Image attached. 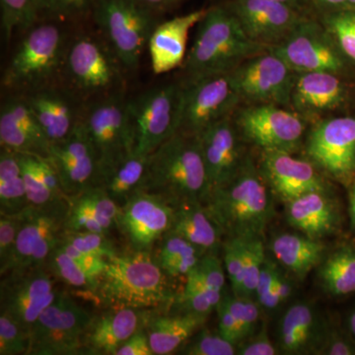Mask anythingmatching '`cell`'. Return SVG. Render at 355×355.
Returning <instances> with one entry per match:
<instances>
[{
	"instance_id": "7402d4cb",
	"label": "cell",
	"mask_w": 355,
	"mask_h": 355,
	"mask_svg": "<svg viewBox=\"0 0 355 355\" xmlns=\"http://www.w3.org/2000/svg\"><path fill=\"white\" fill-rule=\"evenodd\" d=\"M259 168L270 190L286 202L310 191H327L316 166L292 153L263 150Z\"/></svg>"
},
{
	"instance_id": "74e56055",
	"label": "cell",
	"mask_w": 355,
	"mask_h": 355,
	"mask_svg": "<svg viewBox=\"0 0 355 355\" xmlns=\"http://www.w3.org/2000/svg\"><path fill=\"white\" fill-rule=\"evenodd\" d=\"M186 279L184 291L176 295L171 306L177 307L179 312L209 317L212 311L216 310L223 293L211 291L191 275H187Z\"/></svg>"
},
{
	"instance_id": "8992f818",
	"label": "cell",
	"mask_w": 355,
	"mask_h": 355,
	"mask_svg": "<svg viewBox=\"0 0 355 355\" xmlns=\"http://www.w3.org/2000/svg\"><path fill=\"white\" fill-rule=\"evenodd\" d=\"M125 69L99 32L70 36L60 85L84 105L125 90Z\"/></svg>"
},
{
	"instance_id": "681fc988",
	"label": "cell",
	"mask_w": 355,
	"mask_h": 355,
	"mask_svg": "<svg viewBox=\"0 0 355 355\" xmlns=\"http://www.w3.org/2000/svg\"><path fill=\"white\" fill-rule=\"evenodd\" d=\"M225 266L216 254H207L198 261V265L189 272L193 279L211 291L223 293L225 286Z\"/></svg>"
},
{
	"instance_id": "9a60e30c",
	"label": "cell",
	"mask_w": 355,
	"mask_h": 355,
	"mask_svg": "<svg viewBox=\"0 0 355 355\" xmlns=\"http://www.w3.org/2000/svg\"><path fill=\"white\" fill-rule=\"evenodd\" d=\"M296 72L270 50L248 58L231 71L242 103L291 106Z\"/></svg>"
},
{
	"instance_id": "44dd1931",
	"label": "cell",
	"mask_w": 355,
	"mask_h": 355,
	"mask_svg": "<svg viewBox=\"0 0 355 355\" xmlns=\"http://www.w3.org/2000/svg\"><path fill=\"white\" fill-rule=\"evenodd\" d=\"M198 137L210 196L212 191L225 186L236 176L247 154L243 153L242 137L233 114L212 123Z\"/></svg>"
},
{
	"instance_id": "ba28073f",
	"label": "cell",
	"mask_w": 355,
	"mask_h": 355,
	"mask_svg": "<svg viewBox=\"0 0 355 355\" xmlns=\"http://www.w3.org/2000/svg\"><path fill=\"white\" fill-rule=\"evenodd\" d=\"M81 123L97 156L99 186L107 173L133 153L132 128L125 90L84 105Z\"/></svg>"
},
{
	"instance_id": "4fadbf2b",
	"label": "cell",
	"mask_w": 355,
	"mask_h": 355,
	"mask_svg": "<svg viewBox=\"0 0 355 355\" xmlns=\"http://www.w3.org/2000/svg\"><path fill=\"white\" fill-rule=\"evenodd\" d=\"M233 118L242 139L261 151L293 154L302 146L305 120L293 110L273 104L240 105Z\"/></svg>"
},
{
	"instance_id": "680465c9",
	"label": "cell",
	"mask_w": 355,
	"mask_h": 355,
	"mask_svg": "<svg viewBox=\"0 0 355 355\" xmlns=\"http://www.w3.org/2000/svg\"><path fill=\"white\" fill-rule=\"evenodd\" d=\"M311 10L316 16L336 11H355V0H312Z\"/></svg>"
},
{
	"instance_id": "3957f363",
	"label": "cell",
	"mask_w": 355,
	"mask_h": 355,
	"mask_svg": "<svg viewBox=\"0 0 355 355\" xmlns=\"http://www.w3.org/2000/svg\"><path fill=\"white\" fill-rule=\"evenodd\" d=\"M144 191L171 205H205L209 186L198 137L178 132L154 150L149 155Z\"/></svg>"
},
{
	"instance_id": "52a82bcc",
	"label": "cell",
	"mask_w": 355,
	"mask_h": 355,
	"mask_svg": "<svg viewBox=\"0 0 355 355\" xmlns=\"http://www.w3.org/2000/svg\"><path fill=\"white\" fill-rule=\"evenodd\" d=\"M159 14L139 0H97L92 18L128 72L137 69Z\"/></svg>"
},
{
	"instance_id": "cb8c5ba5",
	"label": "cell",
	"mask_w": 355,
	"mask_h": 355,
	"mask_svg": "<svg viewBox=\"0 0 355 355\" xmlns=\"http://www.w3.org/2000/svg\"><path fill=\"white\" fill-rule=\"evenodd\" d=\"M0 146L15 153L48 156L50 144L24 95L12 94L2 103Z\"/></svg>"
},
{
	"instance_id": "7bdbcfd3",
	"label": "cell",
	"mask_w": 355,
	"mask_h": 355,
	"mask_svg": "<svg viewBox=\"0 0 355 355\" xmlns=\"http://www.w3.org/2000/svg\"><path fill=\"white\" fill-rule=\"evenodd\" d=\"M17 153L30 203L32 205H44L57 200H55L46 189L40 173L37 154Z\"/></svg>"
},
{
	"instance_id": "91938a15",
	"label": "cell",
	"mask_w": 355,
	"mask_h": 355,
	"mask_svg": "<svg viewBox=\"0 0 355 355\" xmlns=\"http://www.w3.org/2000/svg\"><path fill=\"white\" fill-rule=\"evenodd\" d=\"M144 6L148 7L154 12L161 14L166 11L171 10L172 8L179 6L184 0H139Z\"/></svg>"
},
{
	"instance_id": "9f6ffc18",
	"label": "cell",
	"mask_w": 355,
	"mask_h": 355,
	"mask_svg": "<svg viewBox=\"0 0 355 355\" xmlns=\"http://www.w3.org/2000/svg\"><path fill=\"white\" fill-rule=\"evenodd\" d=\"M237 354L240 355H275L277 350L270 336L266 327L259 331L258 335L248 338L237 347Z\"/></svg>"
},
{
	"instance_id": "f907efd6",
	"label": "cell",
	"mask_w": 355,
	"mask_h": 355,
	"mask_svg": "<svg viewBox=\"0 0 355 355\" xmlns=\"http://www.w3.org/2000/svg\"><path fill=\"white\" fill-rule=\"evenodd\" d=\"M279 270L272 261L266 259L260 277H259L258 286H257L254 295L258 298V303L263 309L270 311L277 309L280 303L277 293V275Z\"/></svg>"
},
{
	"instance_id": "d4e9b609",
	"label": "cell",
	"mask_w": 355,
	"mask_h": 355,
	"mask_svg": "<svg viewBox=\"0 0 355 355\" xmlns=\"http://www.w3.org/2000/svg\"><path fill=\"white\" fill-rule=\"evenodd\" d=\"M205 12L207 8L198 9L158 23L147 46L154 74L160 76L183 67L189 35Z\"/></svg>"
},
{
	"instance_id": "603a6c76",
	"label": "cell",
	"mask_w": 355,
	"mask_h": 355,
	"mask_svg": "<svg viewBox=\"0 0 355 355\" xmlns=\"http://www.w3.org/2000/svg\"><path fill=\"white\" fill-rule=\"evenodd\" d=\"M24 96L50 146L67 139L80 123L84 104L64 86H51Z\"/></svg>"
},
{
	"instance_id": "7a4b0ae2",
	"label": "cell",
	"mask_w": 355,
	"mask_h": 355,
	"mask_svg": "<svg viewBox=\"0 0 355 355\" xmlns=\"http://www.w3.org/2000/svg\"><path fill=\"white\" fill-rule=\"evenodd\" d=\"M205 205L228 238L261 237L275 216L270 186L249 154L236 176Z\"/></svg>"
},
{
	"instance_id": "6125c7cd",
	"label": "cell",
	"mask_w": 355,
	"mask_h": 355,
	"mask_svg": "<svg viewBox=\"0 0 355 355\" xmlns=\"http://www.w3.org/2000/svg\"><path fill=\"white\" fill-rule=\"evenodd\" d=\"M275 1L282 2V3L286 4V6L294 7V8L303 11V12L312 14V10H311L312 0H275Z\"/></svg>"
},
{
	"instance_id": "db71d44e",
	"label": "cell",
	"mask_w": 355,
	"mask_h": 355,
	"mask_svg": "<svg viewBox=\"0 0 355 355\" xmlns=\"http://www.w3.org/2000/svg\"><path fill=\"white\" fill-rule=\"evenodd\" d=\"M216 310L218 314V333L238 347L243 342L241 330L229 307L226 296L223 295Z\"/></svg>"
},
{
	"instance_id": "60d3db41",
	"label": "cell",
	"mask_w": 355,
	"mask_h": 355,
	"mask_svg": "<svg viewBox=\"0 0 355 355\" xmlns=\"http://www.w3.org/2000/svg\"><path fill=\"white\" fill-rule=\"evenodd\" d=\"M317 17L330 33L347 62L355 64V11H336Z\"/></svg>"
},
{
	"instance_id": "f1b7e54d",
	"label": "cell",
	"mask_w": 355,
	"mask_h": 355,
	"mask_svg": "<svg viewBox=\"0 0 355 355\" xmlns=\"http://www.w3.org/2000/svg\"><path fill=\"white\" fill-rule=\"evenodd\" d=\"M328 327L312 305L297 302L287 309L279 330L280 352L286 354H316Z\"/></svg>"
},
{
	"instance_id": "6f0895ef",
	"label": "cell",
	"mask_w": 355,
	"mask_h": 355,
	"mask_svg": "<svg viewBox=\"0 0 355 355\" xmlns=\"http://www.w3.org/2000/svg\"><path fill=\"white\" fill-rule=\"evenodd\" d=\"M116 355H154L144 324L121 345Z\"/></svg>"
},
{
	"instance_id": "f6af8a7d",
	"label": "cell",
	"mask_w": 355,
	"mask_h": 355,
	"mask_svg": "<svg viewBox=\"0 0 355 355\" xmlns=\"http://www.w3.org/2000/svg\"><path fill=\"white\" fill-rule=\"evenodd\" d=\"M266 259L265 247L261 237L246 238L244 279L241 291L237 296L252 298L254 295Z\"/></svg>"
},
{
	"instance_id": "f546056e",
	"label": "cell",
	"mask_w": 355,
	"mask_h": 355,
	"mask_svg": "<svg viewBox=\"0 0 355 355\" xmlns=\"http://www.w3.org/2000/svg\"><path fill=\"white\" fill-rule=\"evenodd\" d=\"M119 207L100 187H92L69 200L65 231L109 235L116 225Z\"/></svg>"
},
{
	"instance_id": "7dc6e473",
	"label": "cell",
	"mask_w": 355,
	"mask_h": 355,
	"mask_svg": "<svg viewBox=\"0 0 355 355\" xmlns=\"http://www.w3.org/2000/svg\"><path fill=\"white\" fill-rule=\"evenodd\" d=\"M30 333L0 313V355L29 354Z\"/></svg>"
},
{
	"instance_id": "83f0119b",
	"label": "cell",
	"mask_w": 355,
	"mask_h": 355,
	"mask_svg": "<svg viewBox=\"0 0 355 355\" xmlns=\"http://www.w3.org/2000/svg\"><path fill=\"white\" fill-rule=\"evenodd\" d=\"M286 203L287 222L303 234L321 240L336 230L340 216L328 191H310Z\"/></svg>"
},
{
	"instance_id": "e575fe53",
	"label": "cell",
	"mask_w": 355,
	"mask_h": 355,
	"mask_svg": "<svg viewBox=\"0 0 355 355\" xmlns=\"http://www.w3.org/2000/svg\"><path fill=\"white\" fill-rule=\"evenodd\" d=\"M320 284L327 293L340 297L355 292V247L336 248L320 263Z\"/></svg>"
},
{
	"instance_id": "8d00e7d4",
	"label": "cell",
	"mask_w": 355,
	"mask_h": 355,
	"mask_svg": "<svg viewBox=\"0 0 355 355\" xmlns=\"http://www.w3.org/2000/svg\"><path fill=\"white\" fill-rule=\"evenodd\" d=\"M46 266L55 279L60 280L69 288L89 295V297H94L99 277L69 256L60 242L51 252Z\"/></svg>"
},
{
	"instance_id": "e0dca14e",
	"label": "cell",
	"mask_w": 355,
	"mask_h": 355,
	"mask_svg": "<svg viewBox=\"0 0 355 355\" xmlns=\"http://www.w3.org/2000/svg\"><path fill=\"white\" fill-rule=\"evenodd\" d=\"M306 153L329 176L349 179L355 171V119L336 116L318 121L306 140Z\"/></svg>"
},
{
	"instance_id": "d6a6232c",
	"label": "cell",
	"mask_w": 355,
	"mask_h": 355,
	"mask_svg": "<svg viewBox=\"0 0 355 355\" xmlns=\"http://www.w3.org/2000/svg\"><path fill=\"white\" fill-rule=\"evenodd\" d=\"M270 250L280 265L303 279L320 266L326 256V246L321 240L305 234L282 233L273 238Z\"/></svg>"
},
{
	"instance_id": "277c9868",
	"label": "cell",
	"mask_w": 355,
	"mask_h": 355,
	"mask_svg": "<svg viewBox=\"0 0 355 355\" xmlns=\"http://www.w3.org/2000/svg\"><path fill=\"white\" fill-rule=\"evenodd\" d=\"M182 69L184 77L230 72L248 58L268 51L243 30L227 3L207 8Z\"/></svg>"
},
{
	"instance_id": "5bb4252c",
	"label": "cell",
	"mask_w": 355,
	"mask_h": 355,
	"mask_svg": "<svg viewBox=\"0 0 355 355\" xmlns=\"http://www.w3.org/2000/svg\"><path fill=\"white\" fill-rule=\"evenodd\" d=\"M296 73L328 71L340 74L345 60L321 20L310 14L282 43L270 49Z\"/></svg>"
},
{
	"instance_id": "bcb514c9",
	"label": "cell",
	"mask_w": 355,
	"mask_h": 355,
	"mask_svg": "<svg viewBox=\"0 0 355 355\" xmlns=\"http://www.w3.org/2000/svg\"><path fill=\"white\" fill-rule=\"evenodd\" d=\"M246 238H228L224 244V266L235 295H239L244 279Z\"/></svg>"
},
{
	"instance_id": "ab89813d",
	"label": "cell",
	"mask_w": 355,
	"mask_h": 355,
	"mask_svg": "<svg viewBox=\"0 0 355 355\" xmlns=\"http://www.w3.org/2000/svg\"><path fill=\"white\" fill-rule=\"evenodd\" d=\"M1 27L9 41L15 33L24 34L39 21L38 0H0Z\"/></svg>"
},
{
	"instance_id": "d6986e66",
	"label": "cell",
	"mask_w": 355,
	"mask_h": 355,
	"mask_svg": "<svg viewBox=\"0 0 355 355\" xmlns=\"http://www.w3.org/2000/svg\"><path fill=\"white\" fill-rule=\"evenodd\" d=\"M226 3L247 36L268 50L282 43L311 14L275 0H230Z\"/></svg>"
},
{
	"instance_id": "484cf974",
	"label": "cell",
	"mask_w": 355,
	"mask_h": 355,
	"mask_svg": "<svg viewBox=\"0 0 355 355\" xmlns=\"http://www.w3.org/2000/svg\"><path fill=\"white\" fill-rule=\"evenodd\" d=\"M149 310L105 309L92 317L83 338L85 354L116 355L121 345L144 326Z\"/></svg>"
},
{
	"instance_id": "1f68e13d",
	"label": "cell",
	"mask_w": 355,
	"mask_h": 355,
	"mask_svg": "<svg viewBox=\"0 0 355 355\" xmlns=\"http://www.w3.org/2000/svg\"><path fill=\"white\" fill-rule=\"evenodd\" d=\"M172 205L174 218L169 232L190 242L202 256L216 254L223 233L205 205L183 202Z\"/></svg>"
},
{
	"instance_id": "4316f807",
	"label": "cell",
	"mask_w": 355,
	"mask_h": 355,
	"mask_svg": "<svg viewBox=\"0 0 355 355\" xmlns=\"http://www.w3.org/2000/svg\"><path fill=\"white\" fill-rule=\"evenodd\" d=\"M345 88L338 74L328 71L296 74L291 107L303 119L316 118L342 105Z\"/></svg>"
},
{
	"instance_id": "c3c4849f",
	"label": "cell",
	"mask_w": 355,
	"mask_h": 355,
	"mask_svg": "<svg viewBox=\"0 0 355 355\" xmlns=\"http://www.w3.org/2000/svg\"><path fill=\"white\" fill-rule=\"evenodd\" d=\"M230 310L241 330L243 342L251 338L256 331L257 324L260 318L261 306L251 297L245 296H226Z\"/></svg>"
},
{
	"instance_id": "be15d7a7",
	"label": "cell",
	"mask_w": 355,
	"mask_h": 355,
	"mask_svg": "<svg viewBox=\"0 0 355 355\" xmlns=\"http://www.w3.org/2000/svg\"><path fill=\"white\" fill-rule=\"evenodd\" d=\"M349 216L352 226L355 228V184L349 191Z\"/></svg>"
},
{
	"instance_id": "4dcf8cb0",
	"label": "cell",
	"mask_w": 355,
	"mask_h": 355,
	"mask_svg": "<svg viewBox=\"0 0 355 355\" xmlns=\"http://www.w3.org/2000/svg\"><path fill=\"white\" fill-rule=\"evenodd\" d=\"M157 311L149 310L144 322L154 355L172 354L181 349L207 319L193 313L160 314Z\"/></svg>"
},
{
	"instance_id": "5b68a950",
	"label": "cell",
	"mask_w": 355,
	"mask_h": 355,
	"mask_svg": "<svg viewBox=\"0 0 355 355\" xmlns=\"http://www.w3.org/2000/svg\"><path fill=\"white\" fill-rule=\"evenodd\" d=\"M65 24L38 21L24 33L2 78L12 94H29L60 85L69 32Z\"/></svg>"
},
{
	"instance_id": "8fae6325",
	"label": "cell",
	"mask_w": 355,
	"mask_h": 355,
	"mask_svg": "<svg viewBox=\"0 0 355 355\" xmlns=\"http://www.w3.org/2000/svg\"><path fill=\"white\" fill-rule=\"evenodd\" d=\"M183 109L178 132L200 137L212 123L235 113L242 104L230 72L184 77Z\"/></svg>"
},
{
	"instance_id": "d590c367",
	"label": "cell",
	"mask_w": 355,
	"mask_h": 355,
	"mask_svg": "<svg viewBox=\"0 0 355 355\" xmlns=\"http://www.w3.org/2000/svg\"><path fill=\"white\" fill-rule=\"evenodd\" d=\"M31 203L23 179L19 156L15 151L1 148L0 153V214L15 216Z\"/></svg>"
},
{
	"instance_id": "94428289",
	"label": "cell",
	"mask_w": 355,
	"mask_h": 355,
	"mask_svg": "<svg viewBox=\"0 0 355 355\" xmlns=\"http://www.w3.org/2000/svg\"><path fill=\"white\" fill-rule=\"evenodd\" d=\"M292 291H293V286H292L291 280L287 279L286 275L279 270V275H277V293L282 304L288 300Z\"/></svg>"
},
{
	"instance_id": "11a10c76",
	"label": "cell",
	"mask_w": 355,
	"mask_h": 355,
	"mask_svg": "<svg viewBox=\"0 0 355 355\" xmlns=\"http://www.w3.org/2000/svg\"><path fill=\"white\" fill-rule=\"evenodd\" d=\"M316 354L355 355V342L340 331L328 328Z\"/></svg>"
},
{
	"instance_id": "6da1fadb",
	"label": "cell",
	"mask_w": 355,
	"mask_h": 355,
	"mask_svg": "<svg viewBox=\"0 0 355 355\" xmlns=\"http://www.w3.org/2000/svg\"><path fill=\"white\" fill-rule=\"evenodd\" d=\"M153 251H130L108 259L94 298L105 309L153 310L172 305L176 294Z\"/></svg>"
},
{
	"instance_id": "30bf717a",
	"label": "cell",
	"mask_w": 355,
	"mask_h": 355,
	"mask_svg": "<svg viewBox=\"0 0 355 355\" xmlns=\"http://www.w3.org/2000/svg\"><path fill=\"white\" fill-rule=\"evenodd\" d=\"M69 200L29 205L18 214L20 226L10 260L0 270L1 277L46 266L65 232Z\"/></svg>"
},
{
	"instance_id": "b9f144b4",
	"label": "cell",
	"mask_w": 355,
	"mask_h": 355,
	"mask_svg": "<svg viewBox=\"0 0 355 355\" xmlns=\"http://www.w3.org/2000/svg\"><path fill=\"white\" fill-rule=\"evenodd\" d=\"M186 355H233L237 354V347L218 333L200 329L181 349Z\"/></svg>"
},
{
	"instance_id": "7c38bea8",
	"label": "cell",
	"mask_w": 355,
	"mask_h": 355,
	"mask_svg": "<svg viewBox=\"0 0 355 355\" xmlns=\"http://www.w3.org/2000/svg\"><path fill=\"white\" fill-rule=\"evenodd\" d=\"M92 317L69 293L58 291L30 329L29 355L85 354L83 338Z\"/></svg>"
},
{
	"instance_id": "836d02e7",
	"label": "cell",
	"mask_w": 355,
	"mask_h": 355,
	"mask_svg": "<svg viewBox=\"0 0 355 355\" xmlns=\"http://www.w3.org/2000/svg\"><path fill=\"white\" fill-rule=\"evenodd\" d=\"M148 164L149 155L132 153L107 173L98 187L106 191L119 207H123L144 191Z\"/></svg>"
},
{
	"instance_id": "f35d334b",
	"label": "cell",
	"mask_w": 355,
	"mask_h": 355,
	"mask_svg": "<svg viewBox=\"0 0 355 355\" xmlns=\"http://www.w3.org/2000/svg\"><path fill=\"white\" fill-rule=\"evenodd\" d=\"M97 0H38L39 21L76 24L92 17Z\"/></svg>"
},
{
	"instance_id": "9c48e42d",
	"label": "cell",
	"mask_w": 355,
	"mask_h": 355,
	"mask_svg": "<svg viewBox=\"0 0 355 355\" xmlns=\"http://www.w3.org/2000/svg\"><path fill=\"white\" fill-rule=\"evenodd\" d=\"M183 109L181 80L144 91L128 99L133 153L150 155L178 132Z\"/></svg>"
},
{
	"instance_id": "f5cc1de1",
	"label": "cell",
	"mask_w": 355,
	"mask_h": 355,
	"mask_svg": "<svg viewBox=\"0 0 355 355\" xmlns=\"http://www.w3.org/2000/svg\"><path fill=\"white\" fill-rule=\"evenodd\" d=\"M19 216L0 214V270L7 265L17 241Z\"/></svg>"
},
{
	"instance_id": "ffe728a7",
	"label": "cell",
	"mask_w": 355,
	"mask_h": 355,
	"mask_svg": "<svg viewBox=\"0 0 355 355\" xmlns=\"http://www.w3.org/2000/svg\"><path fill=\"white\" fill-rule=\"evenodd\" d=\"M48 157L55 168L62 190L73 198L99 183V165L83 123L67 139L51 144Z\"/></svg>"
},
{
	"instance_id": "2e32d148",
	"label": "cell",
	"mask_w": 355,
	"mask_h": 355,
	"mask_svg": "<svg viewBox=\"0 0 355 355\" xmlns=\"http://www.w3.org/2000/svg\"><path fill=\"white\" fill-rule=\"evenodd\" d=\"M55 277L46 266L1 277L0 313L29 331L40 315L57 297Z\"/></svg>"
},
{
	"instance_id": "816d5d0a",
	"label": "cell",
	"mask_w": 355,
	"mask_h": 355,
	"mask_svg": "<svg viewBox=\"0 0 355 355\" xmlns=\"http://www.w3.org/2000/svg\"><path fill=\"white\" fill-rule=\"evenodd\" d=\"M158 244L157 253L154 254L153 252V254L161 268H164L168 263L190 254H198L202 257L200 252L193 244L187 241L181 236L173 234V233L168 232L158 242Z\"/></svg>"
},
{
	"instance_id": "e7e4bbea",
	"label": "cell",
	"mask_w": 355,
	"mask_h": 355,
	"mask_svg": "<svg viewBox=\"0 0 355 355\" xmlns=\"http://www.w3.org/2000/svg\"><path fill=\"white\" fill-rule=\"evenodd\" d=\"M349 328L350 333L354 336L355 340V310L350 314L349 318Z\"/></svg>"
},
{
	"instance_id": "ac0fdd59",
	"label": "cell",
	"mask_w": 355,
	"mask_h": 355,
	"mask_svg": "<svg viewBox=\"0 0 355 355\" xmlns=\"http://www.w3.org/2000/svg\"><path fill=\"white\" fill-rule=\"evenodd\" d=\"M174 207L164 198L140 191L119 207L116 227L130 250L153 251L172 227Z\"/></svg>"
},
{
	"instance_id": "ee69618b",
	"label": "cell",
	"mask_w": 355,
	"mask_h": 355,
	"mask_svg": "<svg viewBox=\"0 0 355 355\" xmlns=\"http://www.w3.org/2000/svg\"><path fill=\"white\" fill-rule=\"evenodd\" d=\"M62 241L78 250L81 253L92 254L100 258H112L118 254L113 243L109 239V235L101 233L90 232V231H79V232H67L62 236Z\"/></svg>"
}]
</instances>
